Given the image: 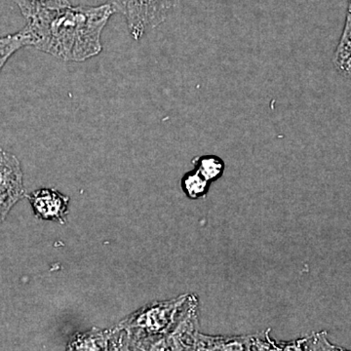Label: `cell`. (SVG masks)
<instances>
[{
    "instance_id": "cell-1",
    "label": "cell",
    "mask_w": 351,
    "mask_h": 351,
    "mask_svg": "<svg viewBox=\"0 0 351 351\" xmlns=\"http://www.w3.org/2000/svg\"><path fill=\"white\" fill-rule=\"evenodd\" d=\"M115 12L110 3L71 5L39 13L23 31L29 46L64 62L82 63L103 50L101 32Z\"/></svg>"
},
{
    "instance_id": "cell-2",
    "label": "cell",
    "mask_w": 351,
    "mask_h": 351,
    "mask_svg": "<svg viewBox=\"0 0 351 351\" xmlns=\"http://www.w3.org/2000/svg\"><path fill=\"white\" fill-rule=\"evenodd\" d=\"M181 0H110L114 10L125 18L132 38L138 40L174 13Z\"/></svg>"
},
{
    "instance_id": "cell-3",
    "label": "cell",
    "mask_w": 351,
    "mask_h": 351,
    "mask_svg": "<svg viewBox=\"0 0 351 351\" xmlns=\"http://www.w3.org/2000/svg\"><path fill=\"white\" fill-rule=\"evenodd\" d=\"M24 196V175L19 159L0 145V225Z\"/></svg>"
},
{
    "instance_id": "cell-4",
    "label": "cell",
    "mask_w": 351,
    "mask_h": 351,
    "mask_svg": "<svg viewBox=\"0 0 351 351\" xmlns=\"http://www.w3.org/2000/svg\"><path fill=\"white\" fill-rule=\"evenodd\" d=\"M34 215L45 221L64 223L69 212V197L53 189H40L25 195Z\"/></svg>"
},
{
    "instance_id": "cell-5",
    "label": "cell",
    "mask_w": 351,
    "mask_h": 351,
    "mask_svg": "<svg viewBox=\"0 0 351 351\" xmlns=\"http://www.w3.org/2000/svg\"><path fill=\"white\" fill-rule=\"evenodd\" d=\"M335 68L339 75L351 80V7L348 8L345 27L334 56Z\"/></svg>"
},
{
    "instance_id": "cell-6",
    "label": "cell",
    "mask_w": 351,
    "mask_h": 351,
    "mask_svg": "<svg viewBox=\"0 0 351 351\" xmlns=\"http://www.w3.org/2000/svg\"><path fill=\"white\" fill-rule=\"evenodd\" d=\"M13 2L19 7L27 21L43 11L55 10L71 5L69 0H13Z\"/></svg>"
},
{
    "instance_id": "cell-7",
    "label": "cell",
    "mask_w": 351,
    "mask_h": 351,
    "mask_svg": "<svg viewBox=\"0 0 351 351\" xmlns=\"http://www.w3.org/2000/svg\"><path fill=\"white\" fill-rule=\"evenodd\" d=\"M195 169L197 170L209 182L219 180L225 172V162L223 159L215 156L196 157L193 160Z\"/></svg>"
},
{
    "instance_id": "cell-8",
    "label": "cell",
    "mask_w": 351,
    "mask_h": 351,
    "mask_svg": "<svg viewBox=\"0 0 351 351\" xmlns=\"http://www.w3.org/2000/svg\"><path fill=\"white\" fill-rule=\"evenodd\" d=\"M27 46H29V38L23 29L17 34L0 38V71L17 51Z\"/></svg>"
},
{
    "instance_id": "cell-9",
    "label": "cell",
    "mask_w": 351,
    "mask_h": 351,
    "mask_svg": "<svg viewBox=\"0 0 351 351\" xmlns=\"http://www.w3.org/2000/svg\"><path fill=\"white\" fill-rule=\"evenodd\" d=\"M210 184L197 170L186 173L182 179V189L191 199L205 197L209 191Z\"/></svg>"
},
{
    "instance_id": "cell-10",
    "label": "cell",
    "mask_w": 351,
    "mask_h": 351,
    "mask_svg": "<svg viewBox=\"0 0 351 351\" xmlns=\"http://www.w3.org/2000/svg\"><path fill=\"white\" fill-rule=\"evenodd\" d=\"M348 3H350V6L351 7V0H348Z\"/></svg>"
}]
</instances>
